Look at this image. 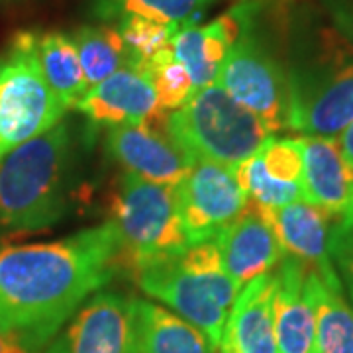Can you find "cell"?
Listing matches in <instances>:
<instances>
[{"mask_svg":"<svg viewBox=\"0 0 353 353\" xmlns=\"http://www.w3.org/2000/svg\"><path fill=\"white\" fill-rule=\"evenodd\" d=\"M120 240L108 220L63 240L0 250V328L32 352L120 269Z\"/></svg>","mask_w":353,"mask_h":353,"instance_id":"cell-1","label":"cell"},{"mask_svg":"<svg viewBox=\"0 0 353 353\" xmlns=\"http://www.w3.org/2000/svg\"><path fill=\"white\" fill-rule=\"evenodd\" d=\"M71 134L63 122L0 159V226L38 232L69 208Z\"/></svg>","mask_w":353,"mask_h":353,"instance_id":"cell-2","label":"cell"},{"mask_svg":"<svg viewBox=\"0 0 353 353\" xmlns=\"http://www.w3.org/2000/svg\"><path fill=\"white\" fill-rule=\"evenodd\" d=\"M139 289L204 332L216 347L240 287L222 265L216 240L192 243L176 257L136 273Z\"/></svg>","mask_w":353,"mask_h":353,"instance_id":"cell-3","label":"cell"},{"mask_svg":"<svg viewBox=\"0 0 353 353\" xmlns=\"http://www.w3.org/2000/svg\"><path fill=\"white\" fill-rule=\"evenodd\" d=\"M167 136L190 161H212L238 169L273 136L265 122L218 85L199 88L167 116Z\"/></svg>","mask_w":353,"mask_h":353,"instance_id":"cell-4","label":"cell"},{"mask_svg":"<svg viewBox=\"0 0 353 353\" xmlns=\"http://www.w3.org/2000/svg\"><path fill=\"white\" fill-rule=\"evenodd\" d=\"M110 216L120 240L118 265L134 275L189 248L173 187L124 173L114 187Z\"/></svg>","mask_w":353,"mask_h":353,"instance_id":"cell-5","label":"cell"},{"mask_svg":"<svg viewBox=\"0 0 353 353\" xmlns=\"http://www.w3.org/2000/svg\"><path fill=\"white\" fill-rule=\"evenodd\" d=\"M67 110L39 67L38 34L18 32L0 55V159L61 124Z\"/></svg>","mask_w":353,"mask_h":353,"instance_id":"cell-6","label":"cell"},{"mask_svg":"<svg viewBox=\"0 0 353 353\" xmlns=\"http://www.w3.org/2000/svg\"><path fill=\"white\" fill-rule=\"evenodd\" d=\"M255 12V8H253ZM253 12L228 51L216 85L259 116L271 132L287 128L289 75L253 34Z\"/></svg>","mask_w":353,"mask_h":353,"instance_id":"cell-7","label":"cell"},{"mask_svg":"<svg viewBox=\"0 0 353 353\" xmlns=\"http://www.w3.org/2000/svg\"><path fill=\"white\" fill-rule=\"evenodd\" d=\"M287 128L312 138H336L353 120V55L336 51L328 61L289 75Z\"/></svg>","mask_w":353,"mask_h":353,"instance_id":"cell-8","label":"cell"},{"mask_svg":"<svg viewBox=\"0 0 353 353\" xmlns=\"http://www.w3.org/2000/svg\"><path fill=\"white\" fill-rule=\"evenodd\" d=\"M173 190L189 245L214 240L250 204L238 171L212 161H194Z\"/></svg>","mask_w":353,"mask_h":353,"instance_id":"cell-9","label":"cell"},{"mask_svg":"<svg viewBox=\"0 0 353 353\" xmlns=\"http://www.w3.org/2000/svg\"><path fill=\"white\" fill-rule=\"evenodd\" d=\"M48 353H136L134 301L97 292L73 314Z\"/></svg>","mask_w":353,"mask_h":353,"instance_id":"cell-10","label":"cell"},{"mask_svg":"<svg viewBox=\"0 0 353 353\" xmlns=\"http://www.w3.org/2000/svg\"><path fill=\"white\" fill-rule=\"evenodd\" d=\"M106 150L126 173L165 187H176L192 167L187 153L167 136L163 128L150 124L108 128Z\"/></svg>","mask_w":353,"mask_h":353,"instance_id":"cell-11","label":"cell"},{"mask_svg":"<svg viewBox=\"0 0 353 353\" xmlns=\"http://www.w3.org/2000/svg\"><path fill=\"white\" fill-rule=\"evenodd\" d=\"M88 120L112 128L120 124H150L163 128L167 116L148 77L134 67H122L102 83L90 87L75 106Z\"/></svg>","mask_w":353,"mask_h":353,"instance_id":"cell-12","label":"cell"},{"mask_svg":"<svg viewBox=\"0 0 353 353\" xmlns=\"http://www.w3.org/2000/svg\"><path fill=\"white\" fill-rule=\"evenodd\" d=\"M214 240L226 273L240 289L253 279L275 271L287 255L265 210L252 201Z\"/></svg>","mask_w":353,"mask_h":353,"instance_id":"cell-13","label":"cell"},{"mask_svg":"<svg viewBox=\"0 0 353 353\" xmlns=\"http://www.w3.org/2000/svg\"><path fill=\"white\" fill-rule=\"evenodd\" d=\"M253 8V2H243L210 24H190L176 32L171 48L176 61L187 69L194 90L218 81L228 51L241 34Z\"/></svg>","mask_w":353,"mask_h":353,"instance_id":"cell-14","label":"cell"},{"mask_svg":"<svg viewBox=\"0 0 353 353\" xmlns=\"http://www.w3.org/2000/svg\"><path fill=\"white\" fill-rule=\"evenodd\" d=\"M287 255L312 267L330 287L343 289L330 255L332 216L306 201L290 202L275 210L263 208Z\"/></svg>","mask_w":353,"mask_h":353,"instance_id":"cell-15","label":"cell"},{"mask_svg":"<svg viewBox=\"0 0 353 353\" xmlns=\"http://www.w3.org/2000/svg\"><path fill=\"white\" fill-rule=\"evenodd\" d=\"M275 271L248 283L230 310L218 352L279 353L275 336Z\"/></svg>","mask_w":353,"mask_h":353,"instance_id":"cell-16","label":"cell"},{"mask_svg":"<svg viewBox=\"0 0 353 353\" xmlns=\"http://www.w3.org/2000/svg\"><path fill=\"white\" fill-rule=\"evenodd\" d=\"M301 143L304 201L332 220H353V169L343 159L338 141L304 136Z\"/></svg>","mask_w":353,"mask_h":353,"instance_id":"cell-17","label":"cell"},{"mask_svg":"<svg viewBox=\"0 0 353 353\" xmlns=\"http://www.w3.org/2000/svg\"><path fill=\"white\" fill-rule=\"evenodd\" d=\"M308 265L285 255L277 265L275 336L279 353H318L314 306L306 287Z\"/></svg>","mask_w":353,"mask_h":353,"instance_id":"cell-18","label":"cell"},{"mask_svg":"<svg viewBox=\"0 0 353 353\" xmlns=\"http://www.w3.org/2000/svg\"><path fill=\"white\" fill-rule=\"evenodd\" d=\"M136 353H218L210 338L163 306L134 301Z\"/></svg>","mask_w":353,"mask_h":353,"instance_id":"cell-19","label":"cell"},{"mask_svg":"<svg viewBox=\"0 0 353 353\" xmlns=\"http://www.w3.org/2000/svg\"><path fill=\"white\" fill-rule=\"evenodd\" d=\"M306 287L314 306L318 353H353V306L343 289L330 287L308 267Z\"/></svg>","mask_w":353,"mask_h":353,"instance_id":"cell-20","label":"cell"},{"mask_svg":"<svg viewBox=\"0 0 353 353\" xmlns=\"http://www.w3.org/2000/svg\"><path fill=\"white\" fill-rule=\"evenodd\" d=\"M39 67L53 92L67 108L77 106L88 90L87 77L81 67L75 39L63 32H48L38 36Z\"/></svg>","mask_w":353,"mask_h":353,"instance_id":"cell-21","label":"cell"},{"mask_svg":"<svg viewBox=\"0 0 353 353\" xmlns=\"http://www.w3.org/2000/svg\"><path fill=\"white\" fill-rule=\"evenodd\" d=\"M88 88L128 67L130 55L124 38L114 26H83L73 36Z\"/></svg>","mask_w":353,"mask_h":353,"instance_id":"cell-22","label":"cell"},{"mask_svg":"<svg viewBox=\"0 0 353 353\" xmlns=\"http://www.w3.org/2000/svg\"><path fill=\"white\" fill-rule=\"evenodd\" d=\"M214 0H94V14L104 20L141 16L155 22L185 28L199 24Z\"/></svg>","mask_w":353,"mask_h":353,"instance_id":"cell-23","label":"cell"},{"mask_svg":"<svg viewBox=\"0 0 353 353\" xmlns=\"http://www.w3.org/2000/svg\"><path fill=\"white\" fill-rule=\"evenodd\" d=\"M148 77L153 90L157 94V102L163 112H175L194 92L192 81L183 65L176 61L173 48H167L157 53L150 61L139 67H134Z\"/></svg>","mask_w":353,"mask_h":353,"instance_id":"cell-24","label":"cell"},{"mask_svg":"<svg viewBox=\"0 0 353 353\" xmlns=\"http://www.w3.org/2000/svg\"><path fill=\"white\" fill-rule=\"evenodd\" d=\"M120 34L128 48V67H139L157 53L171 48L175 34L181 30L173 24L155 22L141 16H126L120 20Z\"/></svg>","mask_w":353,"mask_h":353,"instance_id":"cell-25","label":"cell"},{"mask_svg":"<svg viewBox=\"0 0 353 353\" xmlns=\"http://www.w3.org/2000/svg\"><path fill=\"white\" fill-rule=\"evenodd\" d=\"M236 171H238L241 189L248 192L250 201L261 208L275 210L281 206H287L290 202L304 201L303 185L279 183L273 176H269L257 153L250 157L245 163H241Z\"/></svg>","mask_w":353,"mask_h":353,"instance_id":"cell-26","label":"cell"},{"mask_svg":"<svg viewBox=\"0 0 353 353\" xmlns=\"http://www.w3.org/2000/svg\"><path fill=\"white\" fill-rule=\"evenodd\" d=\"M265 171L279 183L303 185V143L299 139L271 138L257 152Z\"/></svg>","mask_w":353,"mask_h":353,"instance_id":"cell-27","label":"cell"},{"mask_svg":"<svg viewBox=\"0 0 353 353\" xmlns=\"http://www.w3.org/2000/svg\"><path fill=\"white\" fill-rule=\"evenodd\" d=\"M330 255L353 303V220H332Z\"/></svg>","mask_w":353,"mask_h":353,"instance_id":"cell-28","label":"cell"},{"mask_svg":"<svg viewBox=\"0 0 353 353\" xmlns=\"http://www.w3.org/2000/svg\"><path fill=\"white\" fill-rule=\"evenodd\" d=\"M0 353H34L8 330L0 328Z\"/></svg>","mask_w":353,"mask_h":353,"instance_id":"cell-29","label":"cell"},{"mask_svg":"<svg viewBox=\"0 0 353 353\" xmlns=\"http://www.w3.org/2000/svg\"><path fill=\"white\" fill-rule=\"evenodd\" d=\"M338 145H340V152L341 155H343V159H345L347 165L353 169V120L352 124L340 134Z\"/></svg>","mask_w":353,"mask_h":353,"instance_id":"cell-30","label":"cell"},{"mask_svg":"<svg viewBox=\"0 0 353 353\" xmlns=\"http://www.w3.org/2000/svg\"><path fill=\"white\" fill-rule=\"evenodd\" d=\"M343 28H345V32L350 34V38L353 39V10L343 18Z\"/></svg>","mask_w":353,"mask_h":353,"instance_id":"cell-31","label":"cell"}]
</instances>
